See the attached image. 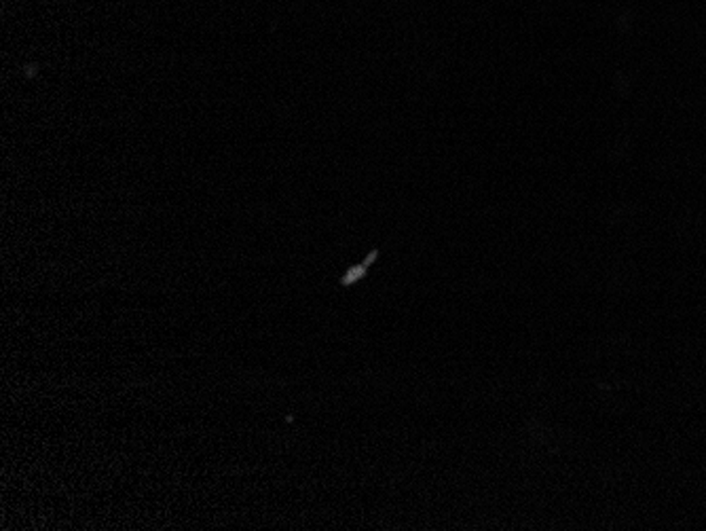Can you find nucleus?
Wrapping results in <instances>:
<instances>
[{
    "instance_id": "1",
    "label": "nucleus",
    "mask_w": 706,
    "mask_h": 531,
    "mask_svg": "<svg viewBox=\"0 0 706 531\" xmlns=\"http://www.w3.org/2000/svg\"><path fill=\"white\" fill-rule=\"evenodd\" d=\"M375 256V254H373ZM373 256H370V259L364 262V265H360V267H356V270H349L347 271V276L343 278V284L347 286V284H353V282H357V279H360L362 276H364V271L368 270V265L370 262H373Z\"/></svg>"
}]
</instances>
